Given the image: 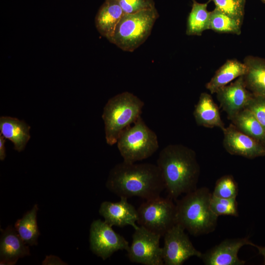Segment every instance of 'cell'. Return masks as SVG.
<instances>
[{"instance_id": "9c48e42d", "label": "cell", "mask_w": 265, "mask_h": 265, "mask_svg": "<svg viewBox=\"0 0 265 265\" xmlns=\"http://www.w3.org/2000/svg\"><path fill=\"white\" fill-rule=\"evenodd\" d=\"M185 229L176 224L164 235L162 247L165 265H181L191 257L201 258L203 253L193 246Z\"/></svg>"}, {"instance_id": "83f0119b", "label": "cell", "mask_w": 265, "mask_h": 265, "mask_svg": "<svg viewBox=\"0 0 265 265\" xmlns=\"http://www.w3.org/2000/svg\"><path fill=\"white\" fill-rule=\"evenodd\" d=\"M124 14H132L156 8L154 0H116Z\"/></svg>"}, {"instance_id": "3957f363", "label": "cell", "mask_w": 265, "mask_h": 265, "mask_svg": "<svg viewBox=\"0 0 265 265\" xmlns=\"http://www.w3.org/2000/svg\"><path fill=\"white\" fill-rule=\"evenodd\" d=\"M212 195L208 188L202 187L185 194L177 200V224L193 236L214 231L218 216L211 208Z\"/></svg>"}, {"instance_id": "4316f807", "label": "cell", "mask_w": 265, "mask_h": 265, "mask_svg": "<svg viewBox=\"0 0 265 265\" xmlns=\"http://www.w3.org/2000/svg\"><path fill=\"white\" fill-rule=\"evenodd\" d=\"M222 12L243 23L246 0H211Z\"/></svg>"}, {"instance_id": "6da1fadb", "label": "cell", "mask_w": 265, "mask_h": 265, "mask_svg": "<svg viewBox=\"0 0 265 265\" xmlns=\"http://www.w3.org/2000/svg\"><path fill=\"white\" fill-rule=\"evenodd\" d=\"M106 186L120 197H138L145 200L160 196L165 189L157 165L125 161L116 164L111 169Z\"/></svg>"}, {"instance_id": "f546056e", "label": "cell", "mask_w": 265, "mask_h": 265, "mask_svg": "<svg viewBox=\"0 0 265 265\" xmlns=\"http://www.w3.org/2000/svg\"><path fill=\"white\" fill-rule=\"evenodd\" d=\"M43 265H65L60 258L55 256H46V259L43 262Z\"/></svg>"}, {"instance_id": "5b68a950", "label": "cell", "mask_w": 265, "mask_h": 265, "mask_svg": "<svg viewBox=\"0 0 265 265\" xmlns=\"http://www.w3.org/2000/svg\"><path fill=\"white\" fill-rule=\"evenodd\" d=\"M159 17L156 8L124 14L108 40L124 51L132 52L149 36Z\"/></svg>"}, {"instance_id": "2e32d148", "label": "cell", "mask_w": 265, "mask_h": 265, "mask_svg": "<svg viewBox=\"0 0 265 265\" xmlns=\"http://www.w3.org/2000/svg\"><path fill=\"white\" fill-rule=\"evenodd\" d=\"M193 116L198 126L209 128L218 127L222 131L225 129L219 108L211 95L202 93L195 106Z\"/></svg>"}, {"instance_id": "44dd1931", "label": "cell", "mask_w": 265, "mask_h": 265, "mask_svg": "<svg viewBox=\"0 0 265 265\" xmlns=\"http://www.w3.org/2000/svg\"><path fill=\"white\" fill-rule=\"evenodd\" d=\"M230 120L238 130L264 144L265 129L249 109L241 110Z\"/></svg>"}, {"instance_id": "ba28073f", "label": "cell", "mask_w": 265, "mask_h": 265, "mask_svg": "<svg viewBox=\"0 0 265 265\" xmlns=\"http://www.w3.org/2000/svg\"><path fill=\"white\" fill-rule=\"evenodd\" d=\"M161 237L141 226L134 229L132 243L127 251L129 260L144 265H164L162 247H160Z\"/></svg>"}, {"instance_id": "7402d4cb", "label": "cell", "mask_w": 265, "mask_h": 265, "mask_svg": "<svg viewBox=\"0 0 265 265\" xmlns=\"http://www.w3.org/2000/svg\"><path fill=\"white\" fill-rule=\"evenodd\" d=\"M209 1L199 3L193 0L191 10L188 15L186 34L187 35H201L203 32L209 29L211 12L207 10Z\"/></svg>"}, {"instance_id": "9a60e30c", "label": "cell", "mask_w": 265, "mask_h": 265, "mask_svg": "<svg viewBox=\"0 0 265 265\" xmlns=\"http://www.w3.org/2000/svg\"><path fill=\"white\" fill-rule=\"evenodd\" d=\"M30 255L28 245L20 237L15 228L8 226L2 230L0 242V265H14L18 259Z\"/></svg>"}, {"instance_id": "ac0fdd59", "label": "cell", "mask_w": 265, "mask_h": 265, "mask_svg": "<svg viewBox=\"0 0 265 265\" xmlns=\"http://www.w3.org/2000/svg\"><path fill=\"white\" fill-rule=\"evenodd\" d=\"M30 126L24 121L9 116L0 118V134L14 144V149L19 152L25 148L30 138Z\"/></svg>"}, {"instance_id": "4dcf8cb0", "label": "cell", "mask_w": 265, "mask_h": 265, "mask_svg": "<svg viewBox=\"0 0 265 265\" xmlns=\"http://www.w3.org/2000/svg\"><path fill=\"white\" fill-rule=\"evenodd\" d=\"M5 137L0 135V159L3 160L6 157L5 148Z\"/></svg>"}, {"instance_id": "7a4b0ae2", "label": "cell", "mask_w": 265, "mask_h": 265, "mask_svg": "<svg viewBox=\"0 0 265 265\" xmlns=\"http://www.w3.org/2000/svg\"><path fill=\"white\" fill-rule=\"evenodd\" d=\"M157 166L161 173L167 197L173 200L197 188L200 173L195 152L181 144H170L160 152Z\"/></svg>"}, {"instance_id": "603a6c76", "label": "cell", "mask_w": 265, "mask_h": 265, "mask_svg": "<svg viewBox=\"0 0 265 265\" xmlns=\"http://www.w3.org/2000/svg\"><path fill=\"white\" fill-rule=\"evenodd\" d=\"M38 206L35 204L32 209L27 212L23 217L18 219L15 224V229L23 240L28 245L37 244V240L40 235L36 215Z\"/></svg>"}, {"instance_id": "484cf974", "label": "cell", "mask_w": 265, "mask_h": 265, "mask_svg": "<svg viewBox=\"0 0 265 265\" xmlns=\"http://www.w3.org/2000/svg\"><path fill=\"white\" fill-rule=\"evenodd\" d=\"M211 208L217 216L230 215L238 216V203L236 198H223L212 194L210 200Z\"/></svg>"}, {"instance_id": "8992f818", "label": "cell", "mask_w": 265, "mask_h": 265, "mask_svg": "<svg viewBox=\"0 0 265 265\" xmlns=\"http://www.w3.org/2000/svg\"><path fill=\"white\" fill-rule=\"evenodd\" d=\"M116 143L123 161L128 162L146 159L159 147L156 133L141 117L122 132Z\"/></svg>"}, {"instance_id": "cb8c5ba5", "label": "cell", "mask_w": 265, "mask_h": 265, "mask_svg": "<svg viewBox=\"0 0 265 265\" xmlns=\"http://www.w3.org/2000/svg\"><path fill=\"white\" fill-rule=\"evenodd\" d=\"M242 23L215 8L211 11L209 29L239 35Z\"/></svg>"}, {"instance_id": "4fadbf2b", "label": "cell", "mask_w": 265, "mask_h": 265, "mask_svg": "<svg viewBox=\"0 0 265 265\" xmlns=\"http://www.w3.org/2000/svg\"><path fill=\"white\" fill-rule=\"evenodd\" d=\"M253 244L247 237L226 239L203 254L201 259L206 265H243L245 262L238 253L243 246Z\"/></svg>"}, {"instance_id": "7c38bea8", "label": "cell", "mask_w": 265, "mask_h": 265, "mask_svg": "<svg viewBox=\"0 0 265 265\" xmlns=\"http://www.w3.org/2000/svg\"><path fill=\"white\" fill-rule=\"evenodd\" d=\"M215 93L221 107L230 120L246 107L253 96L245 86L243 76L220 88Z\"/></svg>"}, {"instance_id": "836d02e7", "label": "cell", "mask_w": 265, "mask_h": 265, "mask_svg": "<svg viewBox=\"0 0 265 265\" xmlns=\"http://www.w3.org/2000/svg\"><path fill=\"white\" fill-rule=\"evenodd\" d=\"M264 145L265 149V143H264Z\"/></svg>"}, {"instance_id": "52a82bcc", "label": "cell", "mask_w": 265, "mask_h": 265, "mask_svg": "<svg viewBox=\"0 0 265 265\" xmlns=\"http://www.w3.org/2000/svg\"><path fill=\"white\" fill-rule=\"evenodd\" d=\"M137 211V223L161 237L177 224L176 205L168 197L146 200Z\"/></svg>"}, {"instance_id": "d6a6232c", "label": "cell", "mask_w": 265, "mask_h": 265, "mask_svg": "<svg viewBox=\"0 0 265 265\" xmlns=\"http://www.w3.org/2000/svg\"><path fill=\"white\" fill-rule=\"evenodd\" d=\"M262 1L265 3V0H262Z\"/></svg>"}, {"instance_id": "e0dca14e", "label": "cell", "mask_w": 265, "mask_h": 265, "mask_svg": "<svg viewBox=\"0 0 265 265\" xmlns=\"http://www.w3.org/2000/svg\"><path fill=\"white\" fill-rule=\"evenodd\" d=\"M116 0H105L95 17V25L98 32L107 39L113 34L115 29L124 15Z\"/></svg>"}, {"instance_id": "1f68e13d", "label": "cell", "mask_w": 265, "mask_h": 265, "mask_svg": "<svg viewBox=\"0 0 265 265\" xmlns=\"http://www.w3.org/2000/svg\"><path fill=\"white\" fill-rule=\"evenodd\" d=\"M253 246L257 248L258 250L259 254L263 256L264 259V265H265V246H258L254 243L253 244Z\"/></svg>"}, {"instance_id": "30bf717a", "label": "cell", "mask_w": 265, "mask_h": 265, "mask_svg": "<svg viewBox=\"0 0 265 265\" xmlns=\"http://www.w3.org/2000/svg\"><path fill=\"white\" fill-rule=\"evenodd\" d=\"M105 221L94 220L91 224L89 234L90 248L96 255L106 260L118 250L129 248V242L116 233Z\"/></svg>"}, {"instance_id": "5bb4252c", "label": "cell", "mask_w": 265, "mask_h": 265, "mask_svg": "<svg viewBox=\"0 0 265 265\" xmlns=\"http://www.w3.org/2000/svg\"><path fill=\"white\" fill-rule=\"evenodd\" d=\"M127 199L120 197L117 202L104 201L101 203L99 212L106 223L111 226L119 227L130 225L135 229L138 226L136 224L138 219L137 210Z\"/></svg>"}, {"instance_id": "f1b7e54d", "label": "cell", "mask_w": 265, "mask_h": 265, "mask_svg": "<svg viewBox=\"0 0 265 265\" xmlns=\"http://www.w3.org/2000/svg\"><path fill=\"white\" fill-rule=\"evenodd\" d=\"M246 108L255 115L265 129V97L253 94Z\"/></svg>"}, {"instance_id": "ffe728a7", "label": "cell", "mask_w": 265, "mask_h": 265, "mask_svg": "<svg viewBox=\"0 0 265 265\" xmlns=\"http://www.w3.org/2000/svg\"><path fill=\"white\" fill-rule=\"evenodd\" d=\"M247 71L245 64L236 59H228L215 72L211 80L206 84L211 94L215 93L220 88L238 78L244 76Z\"/></svg>"}, {"instance_id": "d6986e66", "label": "cell", "mask_w": 265, "mask_h": 265, "mask_svg": "<svg viewBox=\"0 0 265 265\" xmlns=\"http://www.w3.org/2000/svg\"><path fill=\"white\" fill-rule=\"evenodd\" d=\"M243 63L247 67L243 76L246 88L255 95L265 97V59L249 55Z\"/></svg>"}, {"instance_id": "277c9868", "label": "cell", "mask_w": 265, "mask_h": 265, "mask_svg": "<svg viewBox=\"0 0 265 265\" xmlns=\"http://www.w3.org/2000/svg\"><path fill=\"white\" fill-rule=\"evenodd\" d=\"M144 106L142 100L129 92H123L109 99L102 114L108 145L116 143L122 132L141 117Z\"/></svg>"}, {"instance_id": "8fae6325", "label": "cell", "mask_w": 265, "mask_h": 265, "mask_svg": "<svg viewBox=\"0 0 265 265\" xmlns=\"http://www.w3.org/2000/svg\"><path fill=\"white\" fill-rule=\"evenodd\" d=\"M223 145L232 155L254 159L265 156L264 144L238 130L232 123L223 130Z\"/></svg>"}, {"instance_id": "d4e9b609", "label": "cell", "mask_w": 265, "mask_h": 265, "mask_svg": "<svg viewBox=\"0 0 265 265\" xmlns=\"http://www.w3.org/2000/svg\"><path fill=\"white\" fill-rule=\"evenodd\" d=\"M238 192V185L233 176L225 175L217 180L212 194L218 197L232 198H236Z\"/></svg>"}]
</instances>
